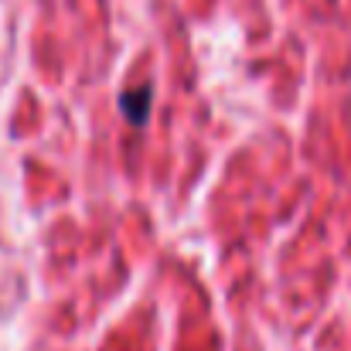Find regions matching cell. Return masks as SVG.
<instances>
[{"label": "cell", "mask_w": 351, "mask_h": 351, "mask_svg": "<svg viewBox=\"0 0 351 351\" xmlns=\"http://www.w3.org/2000/svg\"><path fill=\"white\" fill-rule=\"evenodd\" d=\"M150 99H154V93H150V86H143V89H126L123 96H119V110H123V117L130 126H143L147 117H150Z\"/></svg>", "instance_id": "1"}]
</instances>
